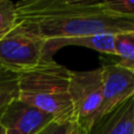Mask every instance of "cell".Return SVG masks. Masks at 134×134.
I'll return each instance as SVG.
<instances>
[{"label":"cell","instance_id":"14","mask_svg":"<svg viewBox=\"0 0 134 134\" xmlns=\"http://www.w3.org/2000/svg\"><path fill=\"white\" fill-rule=\"evenodd\" d=\"M69 134H87V132H86V131H83V130H81L79 126L74 125V127L72 128V131H71V133H69Z\"/></svg>","mask_w":134,"mask_h":134},{"label":"cell","instance_id":"16","mask_svg":"<svg viewBox=\"0 0 134 134\" xmlns=\"http://www.w3.org/2000/svg\"><path fill=\"white\" fill-rule=\"evenodd\" d=\"M1 69H2V68H1V67H0V71H1Z\"/></svg>","mask_w":134,"mask_h":134},{"label":"cell","instance_id":"1","mask_svg":"<svg viewBox=\"0 0 134 134\" xmlns=\"http://www.w3.org/2000/svg\"><path fill=\"white\" fill-rule=\"evenodd\" d=\"M18 24L45 41L134 32V18L105 11L93 0H24L15 4Z\"/></svg>","mask_w":134,"mask_h":134},{"label":"cell","instance_id":"6","mask_svg":"<svg viewBox=\"0 0 134 134\" xmlns=\"http://www.w3.org/2000/svg\"><path fill=\"white\" fill-rule=\"evenodd\" d=\"M102 68V104L99 116L111 111L134 97V71L118 65H104Z\"/></svg>","mask_w":134,"mask_h":134},{"label":"cell","instance_id":"3","mask_svg":"<svg viewBox=\"0 0 134 134\" xmlns=\"http://www.w3.org/2000/svg\"><path fill=\"white\" fill-rule=\"evenodd\" d=\"M49 59L46 55V41L23 25H16L8 35L0 40L2 69L21 73Z\"/></svg>","mask_w":134,"mask_h":134},{"label":"cell","instance_id":"4","mask_svg":"<svg viewBox=\"0 0 134 134\" xmlns=\"http://www.w3.org/2000/svg\"><path fill=\"white\" fill-rule=\"evenodd\" d=\"M69 95L74 109L75 125L88 132L98 120L102 104V68L71 71Z\"/></svg>","mask_w":134,"mask_h":134},{"label":"cell","instance_id":"8","mask_svg":"<svg viewBox=\"0 0 134 134\" xmlns=\"http://www.w3.org/2000/svg\"><path fill=\"white\" fill-rule=\"evenodd\" d=\"M114 41H115V34H108V33L69 38V39L51 40V41H46V55L47 59L52 60L53 54L60 48L66 46L86 47V48L94 49V51L100 52V53L116 55Z\"/></svg>","mask_w":134,"mask_h":134},{"label":"cell","instance_id":"2","mask_svg":"<svg viewBox=\"0 0 134 134\" xmlns=\"http://www.w3.org/2000/svg\"><path fill=\"white\" fill-rule=\"evenodd\" d=\"M69 73V69L54 59L18 73L19 100L52 115L57 121L75 124Z\"/></svg>","mask_w":134,"mask_h":134},{"label":"cell","instance_id":"11","mask_svg":"<svg viewBox=\"0 0 134 134\" xmlns=\"http://www.w3.org/2000/svg\"><path fill=\"white\" fill-rule=\"evenodd\" d=\"M18 24L15 4L9 0H0V40L8 35Z\"/></svg>","mask_w":134,"mask_h":134},{"label":"cell","instance_id":"9","mask_svg":"<svg viewBox=\"0 0 134 134\" xmlns=\"http://www.w3.org/2000/svg\"><path fill=\"white\" fill-rule=\"evenodd\" d=\"M19 99V74L1 69L0 71V109Z\"/></svg>","mask_w":134,"mask_h":134},{"label":"cell","instance_id":"10","mask_svg":"<svg viewBox=\"0 0 134 134\" xmlns=\"http://www.w3.org/2000/svg\"><path fill=\"white\" fill-rule=\"evenodd\" d=\"M116 57L120 58L118 65L134 71V32H125L115 34Z\"/></svg>","mask_w":134,"mask_h":134},{"label":"cell","instance_id":"13","mask_svg":"<svg viewBox=\"0 0 134 134\" xmlns=\"http://www.w3.org/2000/svg\"><path fill=\"white\" fill-rule=\"evenodd\" d=\"M74 125L75 124L60 122V121L53 120L37 134H69L72 128L74 127Z\"/></svg>","mask_w":134,"mask_h":134},{"label":"cell","instance_id":"15","mask_svg":"<svg viewBox=\"0 0 134 134\" xmlns=\"http://www.w3.org/2000/svg\"><path fill=\"white\" fill-rule=\"evenodd\" d=\"M0 134H5V132H4V130H2L1 126H0Z\"/></svg>","mask_w":134,"mask_h":134},{"label":"cell","instance_id":"5","mask_svg":"<svg viewBox=\"0 0 134 134\" xmlns=\"http://www.w3.org/2000/svg\"><path fill=\"white\" fill-rule=\"evenodd\" d=\"M54 118L16 99L0 109V126L5 134H37Z\"/></svg>","mask_w":134,"mask_h":134},{"label":"cell","instance_id":"12","mask_svg":"<svg viewBox=\"0 0 134 134\" xmlns=\"http://www.w3.org/2000/svg\"><path fill=\"white\" fill-rule=\"evenodd\" d=\"M105 11L114 15L134 18V0H112L101 1Z\"/></svg>","mask_w":134,"mask_h":134},{"label":"cell","instance_id":"7","mask_svg":"<svg viewBox=\"0 0 134 134\" xmlns=\"http://www.w3.org/2000/svg\"><path fill=\"white\" fill-rule=\"evenodd\" d=\"M87 134H134V97L98 119Z\"/></svg>","mask_w":134,"mask_h":134}]
</instances>
